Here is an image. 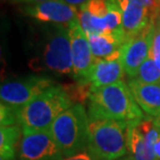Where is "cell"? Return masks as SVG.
Wrapping results in <instances>:
<instances>
[{"label": "cell", "mask_w": 160, "mask_h": 160, "mask_svg": "<svg viewBox=\"0 0 160 160\" xmlns=\"http://www.w3.org/2000/svg\"><path fill=\"white\" fill-rule=\"evenodd\" d=\"M88 150L99 160H118L128 153L129 125L110 119L94 105L88 107Z\"/></svg>", "instance_id": "6da1fadb"}, {"label": "cell", "mask_w": 160, "mask_h": 160, "mask_svg": "<svg viewBox=\"0 0 160 160\" xmlns=\"http://www.w3.org/2000/svg\"><path fill=\"white\" fill-rule=\"evenodd\" d=\"M74 104L66 86L54 84L18 111V125L22 130H50L63 111Z\"/></svg>", "instance_id": "7a4b0ae2"}, {"label": "cell", "mask_w": 160, "mask_h": 160, "mask_svg": "<svg viewBox=\"0 0 160 160\" xmlns=\"http://www.w3.org/2000/svg\"><path fill=\"white\" fill-rule=\"evenodd\" d=\"M89 101V104L106 117L127 125L139 123L145 119L143 111L134 99L129 85L123 80L92 91Z\"/></svg>", "instance_id": "3957f363"}, {"label": "cell", "mask_w": 160, "mask_h": 160, "mask_svg": "<svg viewBox=\"0 0 160 160\" xmlns=\"http://www.w3.org/2000/svg\"><path fill=\"white\" fill-rule=\"evenodd\" d=\"M49 131L65 157L88 149V113L81 104L63 111Z\"/></svg>", "instance_id": "277c9868"}, {"label": "cell", "mask_w": 160, "mask_h": 160, "mask_svg": "<svg viewBox=\"0 0 160 160\" xmlns=\"http://www.w3.org/2000/svg\"><path fill=\"white\" fill-rule=\"evenodd\" d=\"M36 68L57 74H74L68 27L50 24Z\"/></svg>", "instance_id": "5b68a950"}, {"label": "cell", "mask_w": 160, "mask_h": 160, "mask_svg": "<svg viewBox=\"0 0 160 160\" xmlns=\"http://www.w3.org/2000/svg\"><path fill=\"white\" fill-rule=\"evenodd\" d=\"M54 84L52 79L43 76H29L4 82L0 88L1 103L21 108Z\"/></svg>", "instance_id": "8992f818"}, {"label": "cell", "mask_w": 160, "mask_h": 160, "mask_svg": "<svg viewBox=\"0 0 160 160\" xmlns=\"http://www.w3.org/2000/svg\"><path fill=\"white\" fill-rule=\"evenodd\" d=\"M19 143L20 160H63L62 150L49 130H22Z\"/></svg>", "instance_id": "52a82bcc"}, {"label": "cell", "mask_w": 160, "mask_h": 160, "mask_svg": "<svg viewBox=\"0 0 160 160\" xmlns=\"http://www.w3.org/2000/svg\"><path fill=\"white\" fill-rule=\"evenodd\" d=\"M21 11L27 17L48 24L69 27L79 21V9L63 0H49L37 4H27Z\"/></svg>", "instance_id": "ba28073f"}, {"label": "cell", "mask_w": 160, "mask_h": 160, "mask_svg": "<svg viewBox=\"0 0 160 160\" xmlns=\"http://www.w3.org/2000/svg\"><path fill=\"white\" fill-rule=\"evenodd\" d=\"M154 24L155 22L138 36L128 40L122 47L121 62L130 79L136 77L140 66L150 56Z\"/></svg>", "instance_id": "9c48e42d"}, {"label": "cell", "mask_w": 160, "mask_h": 160, "mask_svg": "<svg viewBox=\"0 0 160 160\" xmlns=\"http://www.w3.org/2000/svg\"><path fill=\"white\" fill-rule=\"evenodd\" d=\"M68 28L71 41L73 73L79 81H85L95 62L88 38L82 29L79 21L70 25Z\"/></svg>", "instance_id": "30bf717a"}, {"label": "cell", "mask_w": 160, "mask_h": 160, "mask_svg": "<svg viewBox=\"0 0 160 160\" xmlns=\"http://www.w3.org/2000/svg\"><path fill=\"white\" fill-rule=\"evenodd\" d=\"M121 54L122 49L106 58L95 59L85 80L89 83L92 91L123 80L125 70L121 62Z\"/></svg>", "instance_id": "8fae6325"}, {"label": "cell", "mask_w": 160, "mask_h": 160, "mask_svg": "<svg viewBox=\"0 0 160 160\" xmlns=\"http://www.w3.org/2000/svg\"><path fill=\"white\" fill-rule=\"evenodd\" d=\"M122 12V27L126 42L138 36L155 22L154 15L148 8L128 0H117Z\"/></svg>", "instance_id": "7c38bea8"}, {"label": "cell", "mask_w": 160, "mask_h": 160, "mask_svg": "<svg viewBox=\"0 0 160 160\" xmlns=\"http://www.w3.org/2000/svg\"><path fill=\"white\" fill-rule=\"evenodd\" d=\"M128 85L143 112L154 118L160 116V83H143L130 79Z\"/></svg>", "instance_id": "4fadbf2b"}, {"label": "cell", "mask_w": 160, "mask_h": 160, "mask_svg": "<svg viewBox=\"0 0 160 160\" xmlns=\"http://www.w3.org/2000/svg\"><path fill=\"white\" fill-rule=\"evenodd\" d=\"M138 123L127 128V147L129 156L133 160H157L154 145L139 129Z\"/></svg>", "instance_id": "5bb4252c"}, {"label": "cell", "mask_w": 160, "mask_h": 160, "mask_svg": "<svg viewBox=\"0 0 160 160\" xmlns=\"http://www.w3.org/2000/svg\"><path fill=\"white\" fill-rule=\"evenodd\" d=\"M91 49L95 59H102L120 51L125 44L121 38L109 33H100L88 36Z\"/></svg>", "instance_id": "9a60e30c"}, {"label": "cell", "mask_w": 160, "mask_h": 160, "mask_svg": "<svg viewBox=\"0 0 160 160\" xmlns=\"http://www.w3.org/2000/svg\"><path fill=\"white\" fill-rule=\"evenodd\" d=\"M21 127L19 125L0 128V156L1 160H14L19 140H21Z\"/></svg>", "instance_id": "2e32d148"}, {"label": "cell", "mask_w": 160, "mask_h": 160, "mask_svg": "<svg viewBox=\"0 0 160 160\" xmlns=\"http://www.w3.org/2000/svg\"><path fill=\"white\" fill-rule=\"evenodd\" d=\"M143 83H160V69L151 56L147 58L137 72L135 78Z\"/></svg>", "instance_id": "e0dca14e"}, {"label": "cell", "mask_w": 160, "mask_h": 160, "mask_svg": "<svg viewBox=\"0 0 160 160\" xmlns=\"http://www.w3.org/2000/svg\"><path fill=\"white\" fill-rule=\"evenodd\" d=\"M20 108H15L8 104L1 103L0 106V123L1 127L14 126L18 123V111Z\"/></svg>", "instance_id": "ac0fdd59"}, {"label": "cell", "mask_w": 160, "mask_h": 160, "mask_svg": "<svg viewBox=\"0 0 160 160\" xmlns=\"http://www.w3.org/2000/svg\"><path fill=\"white\" fill-rule=\"evenodd\" d=\"M150 56L154 59L156 65L160 69V25L156 23V22L154 24V29H153V38L151 50H150Z\"/></svg>", "instance_id": "d6986e66"}, {"label": "cell", "mask_w": 160, "mask_h": 160, "mask_svg": "<svg viewBox=\"0 0 160 160\" xmlns=\"http://www.w3.org/2000/svg\"><path fill=\"white\" fill-rule=\"evenodd\" d=\"M128 1L137 3V4H140L142 6L148 8L150 11L152 12V14L154 15V18L156 16V12H157L159 11V8H160L159 0H128Z\"/></svg>", "instance_id": "ffe728a7"}, {"label": "cell", "mask_w": 160, "mask_h": 160, "mask_svg": "<svg viewBox=\"0 0 160 160\" xmlns=\"http://www.w3.org/2000/svg\"><path fill=\"white\" fill-rule=\"evenodd\" d=\"M63 160H99V159L88 149L85 151L78 153V154L70 156V157H65Z\"/></svg>", "instance_id": "44dd1931"}, {"label": "cell", "mask_w": 160, "mask_h": 160, "mask_svg": "<svg viewBox=\"0 0 160 160\" xmlns=\"http://www.w3.org/2000/svg\"><path fill=\"white\" fill-rule=\"evenodd\" d=\"M12 3H19V4H37V3H42L49 0H11Z\"/></svg>", "instance_id": "7402d4cb"}, {"label": "cell", "mask_w": 160, "mask_h": 160, "mask_svg": "<svg viewBox=\"0 0 160 160\" xmlns=\"http://www.w3.org/2000/svg\"><path fill=\"white\" fill-rule=\"evenodd\" d=\"M63 1H66L70 5H73V6H75V8H80L81 6L86 4L89 0H63Z\"/></svg>", "instance_id": "603a6c76"}, {"label": "cell", "mask_w": 160, "mask_h": 160, "mask_svg": "<svg viewBox=\"0 0 160 160\" xmlns=\"http://www.w3.org/2000/svg\"><path fill=\"white\" fill-rule=\"evenodd\" d=\"M155 22L156 23H158L160 25V8L159 11L156 12V16H155Z\"/></svg>", "instance_id": "cb8c5ba5"}, {"label": "cell", "mask_w": 160, "mask_h": 160, "mask_svg": "<svg viewBox=\"0 0 160 160\" xmlns=\"http://www.w3.org/2000/svg\"><path fill=\"white\" fill-rule=\"evenodd\" d=\"M154 122H155V124L157 125V126L160 128V116H158L157 118H155V119H154Z\"/></svg>", "instance_id": "d4e9b609"}, {"label": "cell", "mask_w": 160, "mask_h": 160, "mask_svg": "<svg viewBox=\"0 0 160 160\" xmlns=\"http://www.w3.org/2000/svg\"><path fill=\"white\" fill-rule=\"evenodd\" d=\"M118 160H133L132 158H131L130 157V156L129 155H128V156H126V157H125V156H124V157H122V158H120V159H118Z\"/></svg>", "instance_id": "484cf974"}, {"label": "cell", "mask_w": 160, "mask_h": 160, "mask_svg": "<svg viewBox=\"0 0 160 160\" xmlns=\"http://www.w3.org/2000/svg\"><path fill=\"white\" fill-rule=\"evenodd\" d=\"M159 2H160V0H159Z\"/></svg>", "instance_id": "4316f807"}]
</instances>
